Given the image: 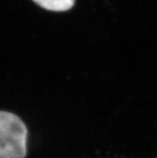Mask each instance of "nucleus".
Listing matches in <instances>:
<instances>
[{"instance_id":"obj_2","label":"nucleus","mask_w":157,"mask_h":158,"mask_svg":"<svg viewBox=\"0 0 157 158\" xmlns=\"http://www.w3.org/2000/svg\"><path fill=\"white\" fill-rule=\"evenodd\" d=\"M41 7L52 11L61 12L70 10L75 4V0H33Z\"/></svg>"},{"instance_id":"obj_1","label":"nucleus","mask_w":157,"mask_h":158,"mask_svg":"<svg viewBox=\"0 0 157 158\" xmlns=\"http://www.w3.org/2000/svg\"><path fill=\"white\" fill-rule=\"evenodd\" d=\"M27 128L11 112L0 111V158H24Z\"/></svg>"}]
</instances>
